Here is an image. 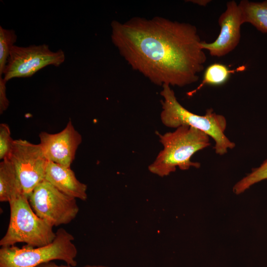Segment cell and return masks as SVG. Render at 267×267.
I'll list each match as a JSON object with an SVG mask.
<instances>
[{"mask_svg":"<svg viewBox=\"0 0 267 267\" xmlns=\"http://www.w3.org/2000/svg\"><path fill=\"white\" fill-rule=\"evenodd\" d=\"M14 140L11 136L9 127L5 123L0 124V159L8 158L12 151Z\"/></svg>","mask_w":267,"mask_h":267,"instance_id":"obj_17","label":"cell"},{"mask_svg":"<svg viewBox=\"0 0 267 267\" xmlns=\"http://www.w3.org/2000/svg\"><path fill=\"white\" fill-rule=\"evenodd\" d=\"M220 32L217 39L212 43L202 41L203 49L209 51L211 56L222 57L233 50L241 38V26L243 24L238 4L235 0L228 1L226 8L218 20Z\"/></svg>","mask_w":267,"mask_h":267,"instance_id":"obj_10","label":"cell"},{"mask_svg":"<svg viewBox=\"0 0 267 267\" xmlns=\"http://www.w3.org/2000/svg\"><path fill=\"white\" fill-rule=\"evenodd\" d=\"M65 59L62 49L52 51L45 44L26 47L14 45L2 77L7 82L15 78L30 77L48 65L59 66Z\"/></svg>","mask_w":267,"mask_h":267,"instance_id":"obj_7","label":"cell"},{"mask_svg":"<svg viewBox=\"0 0 267 267\" xmlns=\"http://www.w3.org/2000/svg\"><path fill=\"white\" fill-rule=\"evenodd\" d=\"M243 23H249L263 33H267V0L254 2L242 0L238 3Z\"/></svg>","mask_w":267,"mask_h":267,"instance_id":"obj_13","label":"cell"},{"mask_svg":"<svg viewBox=\"0 0 267 267\" xmlns=\"http://www.w3.org/2000/svg\"><path fill=\"white\" fill-rule=\"evenodd\" d=\"M74 236L63 228L56 232V237L49 244L32 247L27 245L20 248L15 245L0 249V267H36L54 260L64 261L75 267L77 249L73 243Z\"/></svg>","mask_w":267,"mask_h":267,"instance_id":"obj_5","label":"cell"},{"mask_svg":"<svg viewBox=\"0 0 267 267\" xmlns=\"http://www.w3.org/2000/svg\"><path fill=\"white\" fill-rule=\"evenodd\" d=\"M14 30L0 26V76H2L9 57L10 51L17 40Z\"/></svg>","mask_w":267,"mask_h":267,"instance_id":"obj_16","label":"cell"},{"mask_svg":"<svg viewBox=\"0 0 267 267\" xmlns=\"http://www.w3.org/2000/svg\"><path fill=\"white\" fill-rule=\"evenodd\" d=\"M44 179L63 193L80 200L87 199V186L80 182L70 167L48 161Z\"/></svg>","mask_w":267,"mask_h":267,"instance_id":"obj_11","label":"cell"},{"mask_svg":"<svg viewBox=\"0 0 267 267\" xmlns=\"http://www.w3.org/2000/svg\"><path fill=\"white\" fill-rule=\"evenodd\" d=\"M7 81L0 76V114H2L5 111L9 104V101L6 96V84Z\"/></svg>","mask_w":267,"mask_h":267,"instance_id":"obj_18","label":"cell"},{"mask_svg":"<svg viewBox=\"0 0 267 267\" xmlns=\"http://www.w3.org/2000/svg\"><path fill=\"white\" fill-rule=\"evenodd\" d=\"M39 137V144L46 159L67 167H70L82 141L81 134L71 121L61 132L55 134L42 132Z\"/></svg>","mask_w":267,"mask_h":267,"instance_id":"obj_9","label":"cell"},{"mask_svg":"<svg viewBox=\"0 0 267 267\" xmlns=\"http://www.w3.org/2000/svg\"><path fill=\"white\" fill-rule=\"evenodd\" d=\"M244 67L241 66L235 70H230L227 66L220 63H214L209 66L203 75L202 82L195 89L189 91L187 95L192 96L206 85L218 86L226 82L232 73L242 71Z\"/></svg>","mask_w":267,"mask_h":267,"instance_id":"obj_14","label":"cell"},{"mask_svg":"<svg viewBox=\"0 0 267 267\" xmlns=\"http://www.w3.org/2000/svg\"><path fill=\"white\" fill-rule=\"evenodd\" d=\"M36 267H73L68 265L67 266H64V265L59 266L56 264L55 263L50 261V262L42 263Z\"/></svg>","mask_w":267,"mask_h":267,"instance_id":"obj_19","label":"cell"},{"mask_svg":"<svg viewBox=\"0 0 267 267\" xmlns=\"http://www.w3.org/2000/svg\"><path fill=\"white\" fill-rule=\"evenodd\" d=\"M28 200L36 214L52 226L70 223L79 211L76 198L63 193L45 179L35 188Z\"/></svg>","mask_w":267,"mask_h":267,"instance_id":"obj_6","label":"cell"},{"mask_svg":"<svg viewBox=\"0 0 267 267\" xmlns=\"http://www.w3.org/2000/svg\"><path fill=\"white\" fill-rule=\"evenodd\" d=\"M8 159L15 168L24 195L28 198L35 188L44 180L48 161L40 144L21 139L14 140Z\"/></svg>","mask_w":267,"mask_h":267,"instance_id":"obj_8","label":"cell"},{"mask_svg":"<svg viewBox=\"0 0 267 267\" xmlns=\"http://www.w3.org/2000/svg\"><path fill=\"white\" fill-rule=\"evenodd\" d=\"M190 1L201 6H205L210 0H190Z\"/></svg>","mask_w":267,"mask_h":267,"instance_id":"obj_20","label":"cell"},{"mask_svg":"<svg viewBox=\"0 0 267 267\" xmlns=\"http://www.w3.org/2000/svg\"><path fill=\"white\" fill-rule=\"evenodd\" d=\"M85 267H104V266H89V265H88V266H85Z\"/></svg>","mask_w":267,"mask_h":267,"instance_id":"obj_21","label":"cell"},{"mask_svg":"<svg viewBox=\"0 0 267 267\" xmlns=\"http://www.w3.org/2000/svg\"><path fill=\"white\" fill-rule=\"evenodd\" d=\"M10 219L5 235L0 240L1 247L25 243L32 247L50 244L56 237L53 227L38 216L31 207L28 198L22 194L9 202Z\"/></svg>","mask_w":267,"mask_h":267,"instance_id":"obj_4","label":"cell"},{"mask_svg":"<svg viewBox=\"0 0 267 267\" xmlns=\"http://www.w3.org/2000/svg\"><path fill=\"white\" fill-rule=\"evenodd\" d=\"M267 179V159L259 167L252 169L251 173L237 182L233 188V192L236 194H241L255 183Z\"/></svg>","mask_w":267,"mask_h":267,"instance_id":"obj_15","label":"cell"},{"mask_svg":"<svg viewBox=\"0 0 267 267\" xmlns=\"http://www.w3.org/2000/svg\"><path fill=\"white\" fill-rule=\"evenodd\" d=\"M24 194L15 168L6 158L0 163V201L9 202Z\"/></svg>","mask_w":267,"mask_h":267,"instance_id":"obj_12","label":"cell"},{"mask_svg":"<svg viewBox=\"0 0 267 267\" xmlns=\"http://www.w3.org/2000/svg\"><path fill=\"white\" fill-rule=\"evenodd\" d=\"M159 136L163 148L148 169L160 177L169 175L177 167L181 170L190 167L199 168L200 164L192 162L191 157L197 151L211 145L208 134L187 126H180L173 132Z\"/></svg>","mask_w":267,"mask_h":267,"instance_id":"obj_2","label":"cell"},{"mask_svg":"<svg viewBox=\"0 0 267 267\" xmlns=\"http://www.w3.org/2000/svg\"><path fill=\"white\" fill-rule=\"evenodd\" d=\"M111 38L132 68L158 85L195 83L207 59L196 27L161 17L111 22Z\"/></svg>","mask_w":267,"mask_h":267,"instance_id":"obj_1","label":"cell"},{"mask_svg":"<svg viewBox=\"0 0 267 267\" xmlns=\"http://www.w3.org/2000/svg\"><path fill=\"white\" fill-rule=\"evenodd\" d=\"M160 94L163 98L160 117L165 126L177 128L187 126L202 131L214 139L215 152L220 155L235 147V143L224 134L226 120L223 116L217 114L212 109L207 110L204 115L191 112L179 103L170 86L163 85Z\"/></svg>","mask_w":267,"mask_h":267,"instance_id":"obj_3","label":"cell"}]
</instances>
